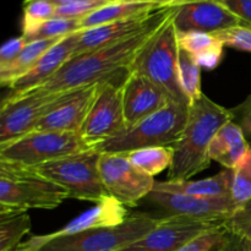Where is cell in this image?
I'll use <instances>...</instances> for the list:
<instances>
[{
    "instance_id": "obj_1",
    "label": "cell",
    "mask_w": 251,
    "mask_h": 251,
    "mask_svg": "<svg viewBox=\"0 0 251 251\" xmlns=\"http://www.w3.org/2000/svg\"><path fill=\"white\" fill-rule=\"evenodd\" d=\"M176 7H163L154 12L151 21L131 36L110 46L74 55L63 68L37 90L49 95L64 93L96 85L129 69L145 44L174 12Z\"/></svg>"
},
{
    "instance_id": "obj_2",
    "label": "cell",
    "mask_w": 251,
    "mask_h": 251,
    "mask_svg": "<svg viewBox=\"0 0 251 251\" xmlns=\"http://www.w3.org/2000/svg\"><path fill=\"white\" fill-rule=\"evenodd\" d=\"M232 120L230 109L203 93L190 105L189 119L180 140L174 146V158L168 169L169 181L190 180L210 167V145L218 130Z\"/></svg>"
},
{
    "instance_id": "obj_3",
    "label": "cell",
    "mask_w": 251,
    "mask_h": 251,
    "mask_svg": "<svg viewBox=\"0 0 251 251\" xmlns=\"http://www.w3.org/2000/svg\"><path fill=\"white\" fill-rule=\"evenodd\" d=\"M158 222V217L134 213L125 222L112 227L96 228L46 240L33 235L12 251H119L145 237Z\"/></svg>"
},
{
    "instance_id": "obj_4",
    "label": "cell",
    "mask_w": 251,
    "mask_h": 251,
    "mask_svg": "<svg viewBox=\"0 0 251 251\" xmlns=\"http://www.w3.org/2000/svg\"><path fill=\"white\" fill-rule=\"evenodd\" d=\"M174 14L176 10L140 50L130 66V73L139 74L156 83L172 102L190 105L179 81V42Z\"/></svg>"
},
{
    "instance_id": "obj_5",
    "label": "cell",
    "mask_w": 251,
    "mask_h": 251,
    "mask_svg": "<svg viewBox=\"0 0 251 251\" xmlns=\"http://www.w3.org/2000/svg\"><path fill=\"white\" fill-rule=\"evenodd\" d=\"M190 105L171 102L158 112L126 127L95 147L100 153L126 154L147 147H174L189 119Z\"/></svg>"
},
{
    "instance_id": "obj_6",
    "label": "cell",
    "mask_w": 251,
    "mask_h": 251,
    "mask_svg": "<svg viewBox=\"0 0 251 251\" xmlns=\"http://www.w3.org/2000/svg\"><path fill=\"white\" fill-rule=\"evenodd\" d=\"M70 199L69 193L29 167L0 162V207L53 210Z\"/></svg>"
},
{
    "instance_id": "obj_7",
    "label": "cell",
    "mask_w": 251,
    "mask_h": 251,
    "mask_svg": "<svg viewBox=\"0 0 251 251\" xmlns=\"http://www.w3.org/2000/svg\"><path fill=\"white\" fill-rule=\"evenodd\" d=\"M100 152L91 149L34 167L33 169L63 186L70 199L97 203L108 196L100 178Z\"/></svg>"
},
{
    "instance_id": "obj_8",
    "label": "cell",
    "mask_w": 251,
    "mask_h": 251,
    "mask_svg": "<svg viewBox=\"0 0 251 251\" xmlns=\"http://www.w3.org/2000/svg\"><path fill=\"white\" fill-rule=\"evenodd\" d=\"M91 149L78 132L33 131L0 146V162L34 168Z\"/></svg>"
},
{
    "instance_id": "obj_9",
    "label": "cell",
    "mask_w": 251,
    "mask_h": 251,
    "mask_svg": "<svg viewBox=\"0 0 251 251\" xmlns=\"http://www.w3.org/2000/svg\"><path fill=\"white\" fill-rule=\"evenodd\" d=\"M129 75L126 69L98 83L95 100L78 132L93 149L126 129L123 91Z\"/></svg>"
},
{
    "instance_id": "obj_10",
    "label": "cell",
    "mask_w": 251,
    "mask_h": 251,
    "mask_svg": "<svg viewBox=\"0 0 251 251\" xmlns=\"http://www.w3.org/2000/svg\"><path fill=\"white\" fill-rule=\"evenodd\" d=\"M100 173L109 196L126 207H135L153 190L156 180L137 169L125 154L100 153Z\"/></svg>"
},
{
    "instance_id": "obj_11",
    "label": "cell",
    "mask_w": 251,
    "mask_h": 251,
    "mask_svg": "<svg viewBox=\"0 0 251 251\" xmlns=\"http://www.w3.org/2000/svg\"><path fill=\"white\" fill-rule=\"evenodd\" d=\"M60 95H49L33 90L11 100H2L0 108V146L33 132L39 120Z\"/></svg>"
},
{
    "instance_id": "obj_12",
    "label": "cell",
    "mask_w": 251,
    "mask_h": 251,
    "mask_svg": "<svg viewBox=\"0 0 251 251\" xmlns=\"http://www.w3.org/2000/svg\"><path fill=\"white\" fill-rule=\"evenodd\" d=\"M225 223L200 221L183 216H164L151 232L119 251H176L198 235Z\"/></svg>"
},
{
    "instance_id": "obj_13",
    "label": "cell",
    "mask_w": 251,
    "mask_h": 251,
    "mask_svg": "<svg viewBox=\"0 0 251 251\" xmlns=\"http://www.w3.org/2000/svg\"><path fill=\"white\" fill-rule=\"evenodd\" d=\"M146 200L162 208L167 216H183L200 221H226L235 212L230 198H200L152 190Z\"/></svg>"
},
{
    "instance_id": "obj_14",
    "label": "cell",
    "mask_w": 251,
    "mask_h": 251,
    "mask_svg": "<svg viewBox=\"0 0 251 251\" xmlns=\"http://www.w3.org/2000/svg\"><path fill=\"white\" fill-rule=\"evenodd\" d=\"M98 83L64 92L37 124L34 131L80 132L95 100Z\"/></svg>"
},
{
    "instance_id": "obj_15",
    "label": "cell",
    "mask_w": 251,
    "mask_h": 251,
    "mask_svg": "<svg viewBox=\"0 0 251 251\" xmlns=\"http://www.w3.org/2000/svg\"><path fill=\"white\" fill-rule=\"evenodd\" d=\"M176 31L218 33L243 22L217 0H191L176 6L174 14Z\"/></svg>"
},
{
    "instance_id": "obj_16",
    "label": "cell",
    "mask_w": 251,
    "mask_h": 251,
    "mask_svg": "<svg viewBox=\"0 0 251 251\" xmlns=\"http://www.w3.org/2000/svg\"><path fill=\"white\" fill-rule=\"evenodd\" d=\"M80 31L61 38L55 46L51 47L43 56L38 60V63L31 69L22 77L15 81L10 85L9 92L5 96L4 100L19 97L29 91L37 90L42 87L46 82H48L61 68L64 64L74 55L76 46H77Z\"/></svg>"
},
{
    "instance_id": "obj_17",
    "label": "cell",
    "mask_w": 251,
    "mask_h": 251,
    "mask_svg": "<svg viewBox=\"0 0 251 251\" xmlns=\"http://www.w3.org/2000/svg\"><path fill=\"white\" fill-rule=\"evenodd\" d=\"M171 102L166 92L156 83L139 74L130 73L123 91L126 127L137 124Z\"/></svg>"
},
{
    "instance_id": "obj_18",
    "label": "cell",
    "mask_w": 251,
    "mask_h": 251,
    "mask_svg": "<svg viewBox=\"0 0 251 251\" xmlns=\"http://www.w3.org/2000/svg\"><path fill=\"white\" fill-rule=\"evenodd\" d=\"M127 207L115 200L112 196H105L100 202L95 203L93 207L85 211L77 217L71 220L68 225L64 226L59 230L48 234L38 235L42 240L51 239V238L63 237V235H71L76 233L85 232V230L96 229V228L112 227V226L120 225L125 222L129 217Z\"/></svg>"
},
{
    "instance_id": "obj_19",
    "label": "cell",
    "mask_w": 251,
    "mask_h": 251,
    "mask_svg": "<svg viewBox=\"0 0 251 251\" xmlns=\"http://www.w3.org/2000/svg\"><path fill=\"white\" fill-rule=\"evenodd\" d=\"M154 12L156 11L130 17V19L122 20V21L112 22V24L102 25V26L93 27V28L81 29L74 55L110 46V44L117 43V42L131 36L132 33L144 28L151 21Z\"/></svg>"
},
{
    "instance_id": "obj_20",
    "label": "cell",
    "mask_w": 251,
    "mask_h": 251,
    "mask_svg": "<svg viewBox=\"0 0 251 251\" xmlns=\"http://www.w3.org/2000/svg\"><path fill=\"white\" fill-rule=\"evenodd\" d=\"M249 149L250 142H248L243 130L233 120H229L211 141L208 156L211 161L217 162L225 169H234Z\"/></svg>"
},
{
    "instance_id": "obj_21",
    "label": "cell",
    "mask_w": 251,
    "mask_h": 251,
    "mask_svg": "<svg viewBox=\"0 0 251 251\" xmlns=\"http://www.w3.org/2000/svg\"><path fill=\"white\" fill-rule=\"evenodd\" d=\"M232 179V169L223 168L216 176L200 180L190 179L183 181H156L153 190L185 194V195L200 196V198H230Z\"/></svg>"
},
{
    "instance_id": "obj_22",
    "label": "cell",
    "mask_w": 251,
    "mask_h": 251,
    "mask_svg": "<svg viewBox=\"0 0 251 251\" xmlns=\"http://www.w3.org/2000/svg\"><path fill=\"white\" fill-rule=\"evenodd\" d=\"M179 47L185 49L206 70H213L221 64L225 53V44L213 33L202 32H178Z\"/></svg>"
},
{
    "instance_id": "obj_23",
    "label": "cell",
    "mask_w": 251,
    "mask_h": 251,
    "mask_svg": "<svg viewBox=\"0 0 251 251\" xmlns=\"http://www.w3.org/2000/svg\"><path fill=\"white\" fill-rule=\"evenodd\" d=\"M159 9H163V7H159L154 2L109 1L81 20V29L93 28V27L102 26V25L122 21V20L130 19V17L157 11Z\"/></svg>"
},
{
    "instance_id": "obj_24",
    "label": "cell",
    "mask_w": 251,
    "mask_h": 251,
    "mask_svg": "<svg viewBox=\"0 0 251 251\" xmlns=\"http://www.w3.org/2000/svg\"><path fill=\"white\" fill-rule=\"evenodd\" d=\"M60 39H43L27 43L15 60L0 66V83L2 87H9L25 74L28 73L38 63L39 59Z\"/></svg>"
},
{
    "instance_id": "obj_25",
    "label": "cell",
    "mask_w": 251,
    "mask_h": 251,
    "mask_svg": "<svg viewBox=\"0 0 251 251\" xmlns=\"http://www.w3.org/2000/svg\"><path fill=\"white\" fill-rule=\"evenodd\" d=\"M31 228V216L27 211L0 207V251L16 249Z\"/></svg>"
},
{
    "instance_id": "obj_26",
    "label": "cell",
    "mask_w": 251,
    "mask_h": 251,
    "mask_svg": "<svg viewBox=\"0 0 251 251\" xmlns=\"http://www.w3.org/2000/svg\"><path fill=\"white\" fill-rule=\"evenodd\" d=\"M130 162L147 176H154L171 168L174 158V147H147L126 153Z\"/></svg>"
},
{
    "instance_id": "obj_27",
    "label": "cell",
    "mask_w": 251,
    "mask_h": 251,
    "mask_svg": "<svg viewBox=\"0 0 251 251\" xmlns=\"http://www.w3.org/2000/svg\"><path fill=\"white\" fill-rule=\"evenodd\" d=\"M201 66L196 59L185 49L179 47V81L184 93L190 100V105L203 95L201 90Z\"/></svg>"
},
{
    "instance_id": "obj_28",
    "label": "cell",
    "mask_w": 251,
    "mask_h": 251,
    "mask_svg": "<svg viewBox=\"0 0 251 251\" xmlns=\"http://www.w3.org/2000/svg\"><path fill=\"white\" fill-rule=\"evenodd\" d=\"M233 171L230 200L235 212L251 202V144L248 153Z\"/></svg>"
},
{
    "instance_id": "obj_29",
    "label": "cell",
    "mask_w": 251,
    "mask_h": 251,
    "mask_svg": "<svg viewBox=\"0 0 251 251\" xmlns=\"http://www.w3.org/2000/svg\"><path fill=\"white\" fill-rule=\"evenodd\" d=\"M81 20L60 19L53 17L48 21L43 22L32 31L24 33L27 43L34 41H43V39H59L81 31Z\"/></svg>"
},
{
    "instance_id": "obj_30",
    "label": "cell",
    "mask_w": 251,
    "mask_h": 251,
    "mask_svg": "<svg viewBox=\"0 0 251 251\" xmlns=\"http://www.w3.org/2000/svg\"><path fill=\"white\" fill-rule=\"evenodd\" d=\"M56 6L48 0H25L22 34L55 16Z\"/></svg>"
},
{
    "instance_id": "obj_31",
    "label": "cell",
    "mask_w": 251,
    "mask_h": 251,
    "mask_svg": "<svg viewBox=\"0 0 251 251\" xmlns=\"http://www.w3.org/2000/svg\"><path fill=\"white\" fill-rule=\"evenodd\" d=\"M229 230L225 223L198 235L176 251H218L227 242Z\"/></svg>"
},
{
    "instance_id": "obj_32",
    "label": "cell",
    "mask_w": 251,
    "mask_h": 251,
    "mask_svg": "<svg viewBox=\"0 0 251 251\" xmlns=\"http://www.w3.org/2000/svg\"><path fill=\"white\" fill-rule=\"evenodd\" d=\"M215 34L223 42L225 47L251 53V26L239 25Z\"/></svg>"
},
{
    "instance_id": "obj_33",
    "label": "cell",
    "mask_w": 251,
    "mask_h": 251,
    "mask_svg": "<svg viewBox=\"0 0 251 251\" xmlns=\"http://www.w3.org/2000/svg\"><path fill=\"white\" fill-rule=\"evenodd\" d=\"M109 0H83V1L74 2L70 5L64 6H56L55 16L60 19H71V20H82L90 14L95 12L96 10L102 7L103 5L108 4Z\"/></svg>"
},
{
    "instance_id": "obj_34",
    "label": "cell",
    "mask_w": 251,
    "mask_h": 251,
    "mask_svg": "<svg viewBox=\"0 0 251 251\" xmlns=\"http://www.w3.org/2000/svg\"><path fill=\"white\" fill-rule=\"evenodd\" d=\"M225 226L229 232L251 240V202L227 218Z\"/></svg>"
},
{
    "instance_id": "obj_35",
    "label": "cell",
    "mask_w": 251,
    "mask_h": 251,
    "mask_svg": "<svg viewBox=\"0 0 251 251\" xmlns=\"http://www.w3.org/2000/svg\"><path fill=\"white\" fill-rule=\"evenodd\" d=\"M232 120L243 130L245 137H251V91L237 107L230 108Z\"/></svg>"
},
{
    "instance_id": "obj_36",
    "label": "cell",
    "mask_w": 251,
    "mask_h": 251,
    "mask_svg": "<svg viewBox=\"0 0 251 251\" xmlns=\"http://www.w3.org/2000/svg\"><path fill=\"white\" fill-rule=\"evenodd\" d=\"M26 44L27 42L22 34L19 37H14V38L7 39V41L2 44L1 48H0V66L6 65V64L15 60V59L19 56V54L22 51V49L25 48Z\"/></svg>"
},
{
    "instance_id": "obj_37",
    "label": "cell",
    "mask_w": 251,
    "mask_h": 251,
    "mask_svg": "<svg viewBox=\"0 0 251 251\" xmlns=\"http://www.w3.org/2000/svg\"><path fill=\"white\" fill-rule=\"evenodd\" d=\"M234 14L243 25L251 26V0H217Z\"/></svg>"
},
{
    "instance_id": "obj_38",
    "label": "cell",
    "mask_w": 251,
    "mask_h": 251,
    "mask_svg": "<svg viewBox=\"0 0 251 251\" xmlns=\"http://www.w3.org/2000/svg\"><path fill=\"white\" fill-rule=\"evenodd\" d=\"M225 251H251V240L229 232L228 239L223 245Z\"/></svg>"
},
{
    "instance_id": "obj_39",
    "label": "cell",
    "mask_w": 251,
    "mask_h": 251,
    "mask_svg": "<svg viewBox=\"0 0 251 251\" xmlns=\"http://www.w3.org/2000/svg\"><path fill=\"white\" fill-rule=\"evenodd\" d=\"M189 1L191 0H154V4L158 5L159 7H176Z\"/></svg>"
},
{
    "instance_id": "obj_40",
    "label": "cell",
    "mask_w": 251,
    "mask_h": 251,
    "mask_svg": "<svg viewBox=\"0 0 251 251\" xmlns=\"http://www.w3.org/2000/svg\"><path fill=\"white\" fill-rule=\"evenodd\" d=\"M48 1H50L55 6H64V5H70L74 4V2L83 1V0H48Z\"/></svg>"
},
{
    "instance_id": "obj_41",
    "label": "cell",
    "mask_w": 251,
    "mask_h": 251,
    "mask_svg": "<svg viewBox=\"0 0 251 251\" xmlns=\"http://www.w3.org/2000/svg\"><path fill=\"white\" fill-rule=\"evenodd\" d=\"M109 1H122V2H154V0H109Z\"/></svg>"
},
{
    "instance_id": "obj_42",
    "label": "cell",
    "mask_w": 251,
    "mask_h": 251,
    "mask_svg": "<svg viewBox=\"0 0 251 251\" xmlns=\"http://www.w3.org/2000/svg\"><path fill=\"white\" fill-rule=\"evenodd\" d=\"M225 244H226V243H225ZM218 251H225V250H223V247H222V248H221V249H220V250H218Z\"/></svg>"
}]
</instances>
